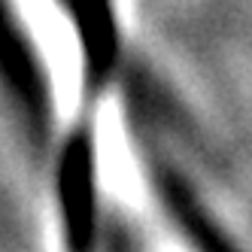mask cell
I'll list each match as a JSON object with an SVG mask.
<instances>
[{
	"instance_id": "6da1fadb",
	"label": "cell",
	"mask_w": 252,
	"mask_h": 252,
	"mask_svg": "<svg viewBox=\"0 0 252 252\" xmlns=\"http://www.w3.org/2000/svg\"><path fill=\"white\" fill-rule=\"evenodd\" d=\"M116 213L131 225L134 237H137L134 240L137 252H201V246L191 243V237L179 228V222L170 219V213L161 204L155 186Z\"/></svg>"
}]
</instances>
